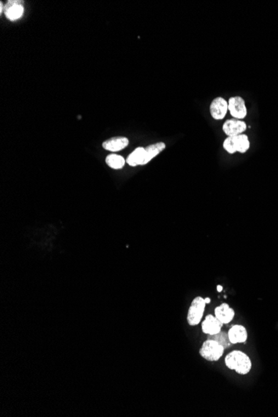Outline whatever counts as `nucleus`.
Segmentation results:
<instances>
[{
  "instance_id": "obj_1",
  "label": "nucleus",
  "mask_w": 278,
  "mask_h": 417,
  "mask_svg": "<svg viewBox=\"0 0 278 417\" xmlns=\"http://www.w3.org/2000/svg\"><path fill=\"white\" fill-rule=\"evenodd\" d=\"M225 364L228 368L240 375H246L252 369V361L249 356L241 351H233L225 357Z\"/></svg>"
},
{
  "instance_id": "obj_2",
  "label": "nucleus",
  "mask_w": 278,
  "mask_h": 417,
  "mask_svg": "<svg viewBox=\"0 0 278 417\" xmlns=\"http://www.w3.org/2000/svg\"><path fill=\"white\" fill-rule=\"evenodd\" d=\"M225 350L220 343L212 339H207L201 345L199 354L207 361H217L223 356Z\"/></svg>"
},
{
  "instance_id": "obj_3",
  "label": "nucleus",
  "mask_w": 278,
  "mask_h": 417,
  "mask_svg": "<svg viewBox=\"0 0 278 417\" xmlns=\"http://www.w3.org/2000/svg\"><path fill=\"white\" fill-rule=\"evenodd\" d=\"M205 299L201 297H197L192 302L188 313V322L190 326H197L201 322L203 316L204 311L206 308Z\"/></svg>"
},
{
  "instance_id": "obj_4",
  "label": "nucleus",
  "mask_w": 278,
  "mask_h": 417,
  "mask_svg": "<svg viewBox=\"0 0 278 417\" xmlns=\"http://www.w3.org/2000/svg\"><path fill=\"white\" fill-rule=\"evenodd\" d=\"M228 112L235 119L242 120L247 115L246 103L240 96H234L228 100Z\"/></svg>"
},
{
  "instance_id": "obj_5",
  "label": "nucleus",
  "mask_w": 278,
  "mask_h": 417,
  "mask_svg": "<svg viewBox=\"0 0 278 417\" xmlns=\"http://www.w3.org/2000/svg\"><path fill=\"white\" fill-rule=\"evenodd\" d=\"M228 112V102L223 97H217L210 105V114L215 120H223Z\"/></svg>"
},
{
  "instance_id": "obj_6",
  "label": "nucleus",
  "mask_w": 278,
  "mask_h": 417,
  "mask_svg": "<svg viewBox=\"0 0 278 417\" xmlns=\"http://www.w3.org/2000/svg\"><path fill=\"white\" fill-rule=\"evenodd\" d=\"M247 126L242 120L228 119L223 125V133L228 136H238L243 134Z\"/></svg>"
},
{
  "instance_id": "obj_7",
  "label": "nucleus",
  "mask_w": 278,
  "mask_h": 417,
  "mask_svg": "<svg viewBox=\"0 0 278 417\" xmlns=\"http://www.w3.org/2000/svg\"><path fill=\"white\" fill-rule=\"evenodd\" d=\"M23 1L19 0H12L8 1L4 6V14L6 18L11 21H15L20 19L24 14V6L22 4Z\"/></svg>"
},
{
  "instance_id": "obj_8",
  "label": "nucleus",
  "mask_w": 278,
  "mask_h": 417,
  "mask_svg": "<svg viewBox=\"0 0 278 417\" xmlns=\"http://www.w3.org/2000/svg\"><path fill=\"white\" fill-rule=\"evenodd\" d=\"M223 323L212 315H207L201 323V329L204 334L215 335L222 331Z\"/></svg>"
},
{
  "instance_id": "obj_9",
  "label": "nucleus",
  "mask_w": 278,
  "mask_h": 417,
  "mask_svg": "<svg viewBox=\"0 0 278 417\" xmlns=\"http://www.w3.org/2000/svg\"><path fill=\"white\" fill-rule=\"evenodd\" d=\"M228 337L233 345L238 343H246L247 340V332L243 326L234 325L228 331Z\"/></svg>"
},
{
  "instance_id": "obj_10",
  "label": "nucleus",
  "mask_w": 278,
  "mask_h": 417,
  "mask_svg": "<svg viewBox=\"0 0 278 417\" xmlns=\"http://www.w3.org/2000/svg\"><path fill=\"white\" fill-rule=\"evenodd\" d=\"M166 149V144L162 142H159L157 144H152L149 146L145 148L144 150V153H143V160L141 162V166L148 164L152 159H154V157L158 156V155L163 151Z\"/></svg>"
},
{
  "instance_id": "obj_11",
  "label": "nucleus",
  "mask_w": 278,
  "mask_h": 417,
  "mask_svg": "<svg viewBox=\"0 0 278 417\" xmlns=\"http://www.w3.org/2000/svg\"><path fill=\"white\" fill-rule=\"evenodd\" d=\"M129 144V140L125 137H115L112 138L103 143V148L107 151L119 152L125 148H127Z\"/></svg>"
},
{
  "instance_id": "obj_12",
  "label": "nucleus",
  "mask_w": 278,
  "mask_h": 417,
  "mask_svg": "<svg viewBox=\"0 0 278 417\" xmlns=\"http://www.w3.org/2000/svg\"><path fill=\"white\" fill-rule=\"evenodd\" d=\"M215 316L223 324H228L235 316V311L231 308L228 303H223L215 308Z\"/></svg>"
},
{
  "instance_id": "obj_13",
  "label": "nucleus",
  "mask_w": 278,
  "mask_h": 417,
  "mask_svg": "<svg viewBox=\"0 0 278 417\" xmlns=\"http://www.w3.org/2000/svg\"><path fill=\"white\" fill-rule=\"evenodd\" d=\"M144 150H145V149L143 148V147L137 148L127 157V160H126V162H127V164L131 166V167H137V166H139V165L141 166V162H142V160H143Z\"/></svg>"
},
{
  "instance_id": "obj_14",
  "label": "nucleus",
  "mask_w": 278,
  "mask_h": 417,
  "mask_svg": "<svg viewBox=\"0 0 278 417\" xmlns=\"http://www.w3.org/2000/svg\"><path fill=\"white\" fill-rule=\"evenodd\" d=\"M106 163L113 169H121L124 167L126 161L124 158L118 154H110L106 157Z\"/></svg>"
},
{
  "instance_id": "obj_15",
  "label": "nucleus",
  "mask_w": 278,
  "mask_h": 417,
  "mask_svg": "<svg viewBox=\"0 0 278 417\" xmlns=\"http://www.w3.org/2000/svg\"><path fill=\"white\" fill-rule=\"evenodd\" d=\"M250 149V140L248 136L241 134L237 138V151L240 153H245Z\"/></svg>"
},
{
  "instance_id": "obj_16",
  "label": "nucleus",
  "mask_w": 278,
  "mask_h": 417,
  "mask_svg": "<svg viewBox=\"0 0 278 417\" xmlns=\"http://www.w3.org/2000/svg\"><path fill=\"white\" fill-rule=\"evenodd\" d=\"M207 339H212V340L216 341L217 342L220 343L221 345H223L225 349L229 348L233 345L230 340H229L228 333L225 332H222V331L219 333L215 334V335L208 336Z\"/></svg>"
},
{
  "instance_id": "obj_17",
  "label": "nucleus",
  "mask_w": 278,
  "mask_h": 417,
  "mask_svg": "<svg viewBox=\"0 0 278 417\" xmlns=\"http://www.w3.org/2000/svg\"><path fill=\"white\" fill-rule=\"evenodd\" d=\"M237 138L238 136H228L223 141V149L228 152L229 154H234L237 151Z\"/></svg>"
},
{
  "instance_id": "obj_18",
  "label": "nucleus",
  "mask_w": 278,
  "mask_h": 417,
  "mask_svg": "<svg viewBox=\"0 0 278 417\" xmlns=\"http://www.w3.org/2000/svg\"><path fill=\"white\" fill-rule=\"evenodd\" d=\"M223 287H222V286H220V285H218V286H217V291L218 293H222V292H223Z\"/></svg>"
},
{
  "instance_id": "obj_19",
  "label": "nucleus",
  "mask_w": 278,
  "mask_h": 417,
  "mask_svg": "<svg viewBox=\"0 0 278 417\" xmlns=\"http://www.w3.org/2000/svg\"><path fill=\"white\" fill-rule=\"evenodd\" d=\"M3 3H2V2H1V3H0V13H3Z\"/></svg>"
},
{
  "instance_id": "obj_20",
  "label": "nucleus",
  "mask_w": 278,
  "mask_h": 417,
  "mask_svg": "<svg viewBox=\"0 0 278 417\" xmlns=\"http://www.w3.org/2000/svg\"><path fill=\"white\" fill-rule=\"evenodd\" d=\"M205 303H207V304H209L211 303V299L209 298H205Z\"/></svg>"
}]
</instances>
